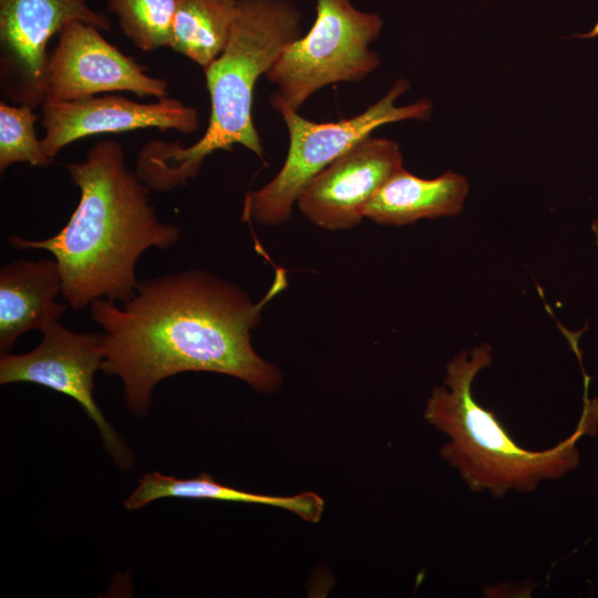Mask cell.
Listing matches in <instances>:
<instances>
[{
	"label": "cell",
	"mask_w": 598,
	"mask_h": 598,
	"mask_svg": "<svg viewBox=\"0 0 598 598\" xmlns=\"http://www.w3.org/2000/svg\"><path fill=\"white\" fill-rule=\"evenodd\" d=\"M285 281L252 302L238 286L189 269L140 281L121 306L96 299L90 315L102 328L101 371L122 380L127 409L137 416L147 414L154 388L182 372L221 373L274 392L281 373L254 350L251 330Z\"/></svg>",
	"instance_id": "1"
},
{
	"label": "cell",
	"mask_w": 598,
	"mask_h": 598,
	"mask_svg": "<svg viewBox=\"0 0 598 598\" xmlns=\"http://www.w3.org/2000/svg\"><path fill=\"white\" fill-rule=\"evenodd\" d=\"M65 168L80 189L66 225L47 239L13 234L9 241L14 248L53 255L62 277L61 295L72 309L82 310L96 299L123 303L135 293L141 255L173 246L181 230L159 220L151 189L126 166L121 143L99 141L84 161Z\"/></svg>",
	"instance_id": "2"
},
{
	"label": "cell",
	"mask_w": 598,
	"mask_h": 598,
	"mask_svg": "<svg viewBox=\"0 0 598 598\" xmlns=\"http://www.w3.org/2000/svg\"><path fill=\"white\" fill-rule=\"evenodd\" d=\"M301 12L291 0H238L228 42L206 69L210 116L203 136L189 146L154 140L136 157L135 174L157 193L196 177L204 159L240 144L264 157L251 116L257 80L283 49L302 37Z\"/></svg>",
	"instance_id": "3"
},
{
	"label": "cell",
	"mask_w": 598,
	"mask_h": 598,
	"mask_svg": "<svg viewBox=\"0 0 598 598\" xmlns=\"http://www.w3.org/2000/svg\"><path fill=\"white\" fill-rule=\"evenodd\" d=\"M492 363L487 343L470 353L461 352L446 367L445 386H436L426 403L424 417L444 432L450 442L441 455L460 471L473 491L488 489L494 496L507 491L534 489L540 480L558 478L578 464L576 441L589 432L587 415L577 431L546 451H528L505 431L492 411L472 394L477 373Z\"/></svg>",
	"instance_id": "4"
},
{
	"label": "cell",
	"mask_w": 598,
	"mask_h": 598,
	"mask_svg": "<svg viewBox=\"0 0 598 598\" xmlns=\"http://www.w3.org/2000/svg\"><path fill=\"white\" fill-rule=\"evenodd\" d=\"M409 87V81L400 78L382 99L363 112L328 123L312 122L270 99L288 130V153L278 174L264 187L246 195L243 217L266 226L285 223L308 183L375 128L403 120H429L432 113L430 100L423 99L405 106L394 105Z\"/></svg>",
	"instance_id": "5"
},
{
	"label": "cell",
	"mask_w": 598,
	"mask_h": 598,
	"mask_svg": "<svg viewBox=\"0 0 598 598\" xmlns=\"http://www.w3.org/2000/svg\"><path fill=\"white\" fill-rule=\"evenodd\" d=\"M316 11L309 32L288 44L266 74L277 86L270 99L293 111L318 90L357 83L380 65L370 49L382 30L379 14L357 9L351 0H316Z\"/></svg>",
	"instance_id": "6"
},
{
	"label": "cell",
	"mask_w": 598,
	"mask_h": 598,
	"mask_svg": "<svg viewBox=\"0 0 598 598\" xmlns=\"http://www.w3.org/2000/svg\"><path fill=\"white\" fill-rule=\"evenodd\" d=\"M109 31L87 0H0V90L16 105L41 106L47 96V44L71 21Z\"/></svg>",
	"instance_id": "7"
},
{
	"label": "cell",
	"mask_w": 598,
	"mask_h": 598,
	"mask_svg": "<svg viewBox=\"0 0 598 598\" xmlns=\"http://www.w3.org/2000/svg\"><path fill=\"white\" fill-rule=\"evenodd\" d=\"M42 332L40 344L23 354L1 353L0 383L29 382L75 400L92 420L113 461L130 468L133 455L97 406L94 375L103 361L102 333L75 332L54 322Z\"/></svg>",
	"instance_id": "8"
},
{
	"label": "cell",
	"mask_w": 598,
	"mask_h": 598,
	"mask_svg": "<svg viewBox=\"0 0 598 598\" xmlns=\"http://www.w3.org/2000/svg\"><path fill=\"white\" fill-rule=\"evenodd\" d=\"M167 87L166 80L148 75L144 65L107 42L101 30L82 21L61 29L49 55V101H79L110 92L158 100L167 97Z\"/></svg>",
	"instance_id": "9"
},
{
	"label": "cell",
	"mask_w": 598,
	"mask_h": 598,
	"mask_svg": "<svg viewBox=\"0 0 598 598\" xmlns=\"http://www.w3.org/2000/svg\"><path fill=\"white\" fill-rule=\"evenodd\" d=\"M402 168L403 156L395 141L369 136L317 174L296 205L323 229L353 228L364 218L367 204Z\"/></svg>",
	"instance_id": "10"
},
{
	"label": "cell",
	"mask_w": 598,
	"mask_h": 598,
	"mask_svg": "<svg viewBox=\"0 0 598 598\" xmlns=\"http://www.w3.org/2000/svg\"><path fill=\"white\" fill-rule=\"evenodd\" d=\"M41 111V143L51 158L70 143L96 134L145 128L192 134L199 126L197 111L172 97L153 103L113 94L68 102L45 100Z\"/></svg>",
	"instance_id": "11"
},
{
	"label": "cell",
	"mask_w": 598,
	"mask_h": 598,
	"mask_svg": "<svg viewBox=\"0 0 598 598\" xmlns=\"http://www.w3.org/2000/svg\"><path fill=\"white\" fill-rule=\"evenodd\" d=\"M62 277L51 259H18L0 269V351L9 352L29 330H44L66 311L55 301L62 293Z\"/></svg>",
	"instance_id": "12"
},
{
	"label": "cell",
	"mask_w": 598,
	"mask_h": 598,
	"mask_svg": "<svg viewBox=\"0 0 598 598\" xmlns=\"http://www.w3.org/2000/svg\"><path fill=\"white\" fill-rule=\"evenodd\" d=\"M468 192L470 183L463 175L446 172L424 179L402 168L367 204L363 216L394 226L455 216L462 212Z\"/></svg>",
	"instance_id": "13"
},
{
	"label": "cell",
	"mask_w": 598,
	"mask_h": 598,
	"mask_svg": "<svg viewBox=\"0 0 598 598\" xmlns=\"http://www.w3.org/2000/svg\"><path fill=\"white\" fill-rule=\"evenodd\" d=\"M161 498L213 499L269 505L290 511L303 520L317 523L323 513L324 501L316 493L293 496H270L240 491L216 482L209 474L177 478L158 472L145 473L124 502L130 511L140 509Z\"/></svg>",
	"instance_id": "14"
},
{
	"label": "cell",
	"mask_w": 598,
	"mask_h": 598,
	"mask_svg": "<svg viewBox=\"0 0 598 598\" xmlns=\"http://www.w3.org/2000/svg\"><path fill=\"white\" fill-rule=\"evenodd\" d=\"M238 0H177L169 48L206 69L224 51Z\"/></svg>",
	"instance_id": "15"
},
{
	"label": "cell",
	"mask_w": 598,
	"mask_h": 598,
	"mask_svg": "<svg viewBox=\"0 0 598 598\" xmlns=\"http://www.w3.org/2000/svg\"><path fill=\"white\" fill-rule=\"evenodd\" d=\"M177 0H107L123 34L141 51L168 47Z\"/></svg>",
	"instance_id": "16"
},
{
	"label": "cell",
	"mask_w": 598,
	"mask_h": 598,
	"mask_svg": "<svg viewBox=\"0 0 598 598\" xmlns=\"http://www.w3.org/2000/svg\"><path fill=\"white\" fill-rule=\"evenodd\" d=\"M38 116L28 105L0 103V171L17 163L48 166L52 163L38 138L34 124Z\"/></svg>",
	"instance_id": "17"
},
{
	"label": "cell",
	"mask_w": 598,
	"mask_h": 598,
	"mask_svg": "<svg viewBox=\"0 0 598 598\" xmlns=\"http://www.w3.org/2000/svg\"><path fill=\"white\" fill-rule=\"evenodd\" d=\"M591 229L595 234V237H596V245L598 247V217L594 220L592 223V226H591Z\"/></svg>",
	"instance_id": "18"
}]
</instances>
